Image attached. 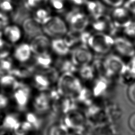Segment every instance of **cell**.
Listing matches in <instances>:
<instances>
[{"label":"cell","instance_id":"6da1fadb","mask_svg":"<svg viewBox=\"0 0 135 135\" xmlns=\"http://www.w3.org/2000/svg\"><path fill=\"white\" fill-rule=\"evenodd\" d=\"M83 85L80 79L71 72H64L57 81V91L62 97L75 99Z\"/></svg>","mask_w":135,"mask_h":135},{"label":"cell","instance_id":"7a4b0ae2","mask_svg":"<svg viewBox=\"0 0 135 135\" xmlns=\"http://www.w3.org/2000/svg\"><path fill=\"white\" fill-rule=\"evenodd\" d=\"M114 37L105 32H95L91 33L87 43V46L96 54H108L113 47Z\"/></svg>","mask_w":135,"mask_h":135},{"label":"cell","instance_id":"3957f363","mask_svg":"<svg viewBox=\"0 0 135 135\" xmlns=\"http://www.w3.org/2000/svg\"><path fill=\"white\" fill-rule=\"evenodd\" d=\"M44 34L53 38L63 37L69 31L67 22L61 16L50 15L42 24Z\"/></svg>","mask_w":135,"mask_h":135},{"label":"cell","instance_id":"277c9868","mask_svg":"<svg viewBox=\"0 0 135 135\" xmlns=\"http://www.w3.org/2000/svg\"><path fill=\"white\" fill-rule=\"evenodd\" d=\"M88 123L84 113L76 109L65 114L63 123L69 129L74 131L79 135H82L86 130Z\"/></svg>","mask_w":135,"mask_h":135},{"label":"cell","instance_id":"5b68a950","mask_svg":"<svg viewBox=\"0 0 135 135\" xmlns=\"http://www.w3.org/2000/svg\"><path fill=\"white\" fill-rule=\"evenodd\" d=\"M126 65L118 54L108 55L102 60L103 75L112 80L119 78Z\"/></svg>","mask_w":135,"mask_h":135},{"label":"cell","instance_id":"8992f818","mask_svg":"<svg viewBox=\"0 0 135 135\" xmlns=\"http://www.w3.org/2000/svg\"><path fill=\"white\" fill-rule=\"evenodd\" d=\"M65 21L70 30L81 33L85 30L90 24L89 16L83 12L74 9L68 13Z\"/></svg>","mask_w":135,"mask_h":135},{"label":"cell","instance_id":"52a82bcc","mask_svg":"<svg viewBox=\"0 0 135 135\" xmlns=\"http://www.w3.org/2000/svg\"><path fill=\"white\" fill-rule=\"evenodd\" d=\"M70 60L79 68L92 62L94 60L93 52L87 45L81 44L71 51Z\"/></svg>","mask_w":135,"mask_h":135},{"label":"cell","instance_id":"ba28073f","mask_svg":"<svg viewBox=\"0 0 135 135\" xmlns=\"http://www.w3.org/2000/svg\"><path fill=\"white\" fill-rule=\"evenodd\" d=\"M112 80L104 75H101L93 81L91 90L94 99H105L109 96L112 88Z\"/></svg>","mask_w":135,"mask_h":135},{"label":"cell","instance_id":"9c48e42d","mask_svg":"<svg viewBox=\"0 0 135 135\" xmlns=\"http://www.w3.org/2000/svg\"><path fill=\"white\" fill-rule=\"evenodd\" d=\"M113 49L120 56L131 58L135 55L134 44L126 37H114Z\"/></svg>","mask_w":135,"mask_h":135},{"label":"cell","instance_id":"30bf717a","mask_svg":"<svg viewBox=\"0 0 135 135\" xmlns=\"http://www.w3.org/2000/svg\"><path fill=\"white\" fill-rule=\"evenodd\" d=\"M29 44L34 55L49 53L51 49L50 37L44 33L36 35L31 39Z\"/></svg>","mask_w":135,"mask_h":135},{"label":"cell","instance_id":"8fae6325","mask_svg":"<svg viewBox=\"0 0 135 135\" xmlns=\"http://www.w3.org/2000/svg\"><path fill=\"white\" fill-rule=\"evenodd\" d=\"M12 91L13 98L17 107L20 110L24 109L29 102L30 89L26 85L18 82Z\"/></svg>","mask_w":135,"mask_h":135},{"label":"cell","instance_id":"7c38bea8","mask_svg":"<svg viewBox=\"0 0 135 135\" xmlns=\"http://www.w3.org/2000/svg\"><path fill=\"white\" fill-rule=\"evenodd\" d=\"M110 18L115 26L122 29L132 21L131 15L122 6L113 8Z\"/></svg>","mask_w":135,"mask_h":135},{"label":"cell","instance_id":"4fadbf2b","mask_svg":"<svg viewBox=\"0 0 135 135\" xmlns=\"http://www.w3.org/2000/svg\"><path fill=\"white\" fill-rule=\"evenodd\" d=\"M22 30L25 36L29 40L43 33L42 24L33 17L26 18L21 24Z\"/></svg>","mask_w":135,"mask_h":135},{"label":"cell","instance_id":"5bb4252c","mask_svg":"<svg viewBox=\"0 0 135 135\" xmlns=\"http://www.w3.org/2000/svg\"><path fill=\"white\" fill-rule=\"evenodd\" d=\"M32 9L26 5L25 1L21 2L17 6H15L11 13L10 19L14 24L21 25L27 18L31 16Z\"/></svg>","mask_w":135,"mask_h":135},{"label":"cell","instance_id":"9a60e30c","mask_svg":"<svg viewBox=\"0 0 135 135\" xmlns=\"http://www.w3.org/2000/svg\"><path fill=\"white\" fill-rule=\"evenodd\" d=\"M52 100L49 93L41 91L34 98L33 106L36 111L39 113H44L52 107Z\"/></svg>","mask_w":135,"mask_h":135},{"label":"cell","instance_id":"2e32d148","mask_svg":"<svg viewBox=\"0 0 135 135\" xmlns=\"http://www.w3.org/2000/svg\"><path fill=\"white\" fill-rule=\"evenodd\" d=\"M2 33L3 38L11 44L19 42L23 33L22 28L14 23L8 24L2 30Z\"/></svg>","mask_w":135,"mask_h":135},{"label":"cell","instance_id":"e0dca14e","mask_svg":"<svg viewBox=\"0 0 135 135\" xmlns=\"http://www.w3.org/2000/svg\"><path fill=\"white\" fill-rule=\"evenodd\" d=\"M103 107L108 123H115L122 117V110L117 104L107 102Z\"/></svg>","mask_w":135,"mask_h":135},{"label":"cell","instance_id":"ac0fdd59","mask_svg":"<svg viewBox=\"0 0 135 135\" xmlns=\"http://www.w3.org/2000/svg\"><path fill=\"white\" fill-rule=\"evenodd\" d=\"M88 14L96 19L105 15V4L98 0H89L85 3Z\"/></svg>","mask_w":135,"mask_h":135},{"label":"cell","instance_id":"d6986e66","mask_svg":"<svg viewBox=\"0 0 135 135\" xmlns=\"http://www.w3.org/2000/svg\"><path fill=\"white\" fill-rule=\"evenodd\" d=\"M32 52L29 43H22L18 44L14 49L13 56L14 59L20 63H25L31 57Z\"/></svg>","mask_w":135,"mask_h":135},{"label":"cell","instance_id":"ffe728a7","mask_svg":"<svg viewBox=\"0 0 135 135\" xmlns=\"http://www.w3.org/2000/svg\"><path fill=\"white\" fill-rule=\"evenodd\" d=\"M51 49L57 55L64 56L70 53L71 48L63 37L54 38L51 40Z\"/></svg>","mask_w":135,"mask_h":135},{"label":"cell","instance_id":"44dd1931","mask_svg":"<svg viewBox=\"0 0 135 135\" xmlns=\"http://www.w3.org/2000/svg\"><path fill=\"white\" fill-rule=\"evenodd\" d=\"M74 99L77 104L79 103L85 108L88 107L94 102V98L91 89L84 86H83Z\"/></svg>","mask_w":135,"mask_h":135},{"label":"cell","instance_id":"7402d4cb","mask_svg":"<svg viewBox=\"0 0 135 135\" xmlns=\"http://www.w3.org/2000/svg\"><path fill=\"white\" fill-rule=\"evenodd\" d=\"M80 78L85 81H93L97 76V72L91 63L78 68Z\"/></svg>","mask_w":135,"mask_h":135},{"label":"cell","instance_id":"603a6c76","mask_svg":"<svg viewBox=\"0 0 135 135\" xmlns=\"http://www.w3.org/2000/svg\"><path fill=\"white\" fill-rule=\"evenodd\" d=\"M55 69L62 73L71 72L74 73L78 70V68L75 65L71 60L59 59L55 62Z\"/></svg>","mask_w":135,"mask_h":135},{"label":"cell","instance_id":"cb8c5ba5","mask_svg":"<svg viewBox=\"0 0 135 135\" xmlns=\"http://www.w3.org/2000/svg\"><path fill=\"white\" fill-rule=\"evenodd\" d=\"M33 80L35 86L40 91H46L52 84L49 78L41 72L36 73L34 75Z\"/></svg>","mask_w":135,"mask_h":135},{"label":"cell","instance_id":"d4e9b609","mask_svg":"<svg viewBox=\"0 0 135 135\" xmlns=\"http://www.w3.org/2000/svg\"><path fill=\"white\" fill-rule=\"evenodd\" d=\"M35 67H38L41 70L48 68L52 63V59L49 53L34 55Z\"/></svg>","mask_w":135,"mask_h":135},{"label":"cell","instance_id":"484cf974","mask_svg":"<svg viewBox=\"0 0 135 135\" xmlns=\"http://www.w3.org/2000/svg\"><path fill=\"white\" fill-rule=\"evenodd\" d=\"M20 122L17 117L13 114H9L5 116L2 122V127L6 130L15 131L19 127Z\"/></svg>","mask_w":135,"mask_h":135},{"label":"cell","instance_id":"4316f807","mask_svg":"<svg viewBox=\"0 0 135 135\" xmlns=\"http://www.w3.org/2000/svg\"><path fill=\"white\" fill-rule=\"evenodd\" d=\"M18 82L16 77L9 73L4 74L0 77V86L3 89L13 91Z\"/></svg>","mask_w":135,"mask_h":135},{"label":"cell","instance_id":"83f0119b","mask_svg":"<svg viewBox=\"0 0 135 135\" xmlns=\"http://www.w3.org/2000/svg\"><path fill=\"white\" fill-rule=\"evenodd\" d=\"M69 129L63 123H55L51 126L47 131V135H69Z\"/></svg>","mask_w":135,"mask_h":135},{"label":"cell","instance_id":"f1b7e54d","mask_svg":"<svg viewBox=\"0 0 135 135\" xmlns=\"http://www.w3.org/2000/svg\"><path fill=\"white\" fill-rule=\"evenodd\" d=\"M48 9L43 7H41L35 9L33 17L41 24L45 21L50 16Z\"/></svg>","mask_w":135,"mask_h":135},{"label":"cell","instance_id":"f546056e","mask_svg":"<svg viewBox=\"0 0 135 135\" xmlns=\"http://www.w3.org/2000/svg\"><path fill=\"white\" fill-rule=\"evenodd\" d=\"M12 44L0 36V60L8 57L11 51Z\"/></svg>","mask_w":135,"mask_h":135},{"label":"cell","instance_id":"4dcf8cb0","mask_svg":"<svg viewBox=\"0 0 135 135\" xmlns=\"http://www.w3.org/2000/svg\"><path fill=\"white\" fill-rule=\"evenodd\" d=\"M26 120L32 126L34 129H38L41 127V121L35 113H27L26 114Z\"/></svg>","mask_w":135,"mask_h":135},{"label":"cell","instance_id":"1f68e13d","mask_svg":"<svg viewBox=\"0 0 135 135\" xmlns=\"http://www.w3.org/2000/svg\"><path fill=\"white\" fill-rule=\"evenodd\" d=\"M13 69V63L8 57L0 60V71L3 74L9 73Z\"/></svg>","mask_w":135,"mask_h":135},{"label":"cell","instance_id":"d6a6232c","mask_svg":"<svg viewBox=\"0 0 135 135\" xmlns=\"http://www.w3.org/2000/svg\"><path fill=\"white\" fill-rule=\"evenodd\" d=\"M14 7L13 0H0V11L6 13H11Z\"/></svg>","mask_w":135,"mask_h":135},{"label":"cell","instance_id":"836d02e7","mask_svg":"<svg viewBox=\"0 0 135 135\" xmlns=\"http://www.w3.org/2000/svg\"><path fill=\"white\" fill-rule=\"evenodd\" d=\"M26 5L31 9H36L37 8L43 7L49 0H25Z\"/></svg>","mask_w":135,"mask_h":135},{"label":"cell","instance_id":"e575fe53","mask_svg":"<svg viewBox=\"0 0 135 135\" xmlns=\"http://www.w3.org/2000/svg\"><path fill=\"white\" fill-rule=\"evenodd\" d=\"M122 30L126 36L130 37H135V21L132 20Z\"/></svg>","mask_w":135,"mask_h":135},{"label":"cell","instance_id":"d590c367","mask_svg":"<svg viewBox=\"0 0 135 135\" xmlns=\"http://www.w3.org/2000/svg\"><path fill=\"white\" fill-rule=\"evenodd\" d=\"M127 94L129 101L135 105V81L129 84Z\"/></svg>","mask_w":135,"mask_h":135},{"label":"cell","instance_id":"8d00e7d4","mask_svg":"<svg viewBox=\"0 0 135 135\" xmlns=\"http://www.w3.org/2000/svg\"><path fill=\"white\" fill-rule=\"evenodd\" d=\"M10 17L7 13L0 11V31H2L6 26L10 24Z\"/></svg>","mask_w":135,"mask_h":135},{"label":"cell","instance_id":"74e56055","mask_svg":"<svg viewBox=\"0 0 135 135\" xmlns=\"http://www.w3.org/2000/svg\"><path fill=\"white\" fill-rule=\"evenodd\" d=\"M122 6L131 15H135V0H125Z\"/></svg>","mask_w":135,"mask_h":135},{"label":"cell","instance_id":"f35d334b","mask_svg":"<svg viewBox=\"0 0 135 135\" xmlns=\"http://www.w3.org/2000/svg\"><path fill=\"white\" fill-rule=\"evenodd\" d=\"M52 8L56 11H62L64 7L65 1L62 0H49Z\"/></svg>","mask_w":135,"mask_h":135},{"label":"cell","instance_id":"ab89813d","mask_svg":"<svg viewBox=\"0 0 135 135\" xmlns=\"http://www.w3.org/2000/svg\"><path fill=\"white\" fill-rule=\"evenodd\" d=\"M102 2L110 7L115 8L122 6L125 0H102Z\"/></svg>","mask_w":135,"mask_h":135},{"label":"cell","instance_id":"60d3db41","mask_svg":"<svg viewBox=\"0 0 135 135\" xmlns=\"http://www.w3.org/2000/svg\"><path fill=\"white\" fill-rule=\"evenodd\" d=\"M9 103V100L6 95L3 93H0V110L7 107Z\"/></svg>","mask_w":135,"mask_h":135},{"label":"cell","instance_id":"b9f144b4","mask_svg":"<svg viewBox=\"0 0 135 135\" xmlns=\"http://www.w3.org/2000/svg\"><path fill=\"white\" fill-rule=\"evenodd\" d=\"M128 126L131 131L135 132V112L133 113L129 118Z\"/></svg>","mask_w":135,"mask_h":135},{"label":"cell","instance_id":"7bdbcfd3","mask_svg":"<svg viewBox=\"0 0 135 135\" xmlns=\"http://www.w3.org/2000/svg\"><path fill=\"white\" fill-rule=\"evenodd\" d=\"M130 59V60L128 62V63H127V65L130 68V69L135 73V55Z\"/></svg>","mask_w":135,"mask_h":135},{"label":"cell","instance_id":"ee69618b","mask_svg":"<svg viewBox=\"0 0 135 135\" xmlns=\"http://www.w3.org/2000/svg\"><path fill=\"white\" fill-rule=\"evenodd\" d=\"M69 1L76 6H80L84 4H85L86 1L85 0H69Z\"/></svg>","mask_w":135,"mask_h":135},{"label":"cell","instance_id":"f6af8a7d","mask_svg":"<svg viewBox=\"0 0 135 135\" xmlns=\"http://www.w3.org/2000/svg\"><path fill=\"white\" fill-rule=\"evenodd\" d=\"M98 135H108V134H105V133H100V134H98Z\"/></svg>","mask_w":135,"mask_h":135},{"label":"cell","instance_id":"bcb514c9","mask_svg":"<svg viewBox=\"0 0 135 135\" xmlns=\"http://www.w3.org/2000/svg\"><path fill=\"white\" fill-rule=\"evenodd\" d=\"M16 1H20V2H23V1H25V0H16Z\"/></svg>","mask_w":135,"mask_h":135},{"label":"cell","instance_id":"7dc6e473","mask_svg":"<svg viewBox=\"0 0 135 135\" xmlns=\"http://www.w3.org/2000/svg\"><path fill=\"white\" fill-rule=\"evenodd\" d=\"M2 75H3V73H2V72L0 71V77H1V76Z\"/></svg>","mask_w":135,"mask_h":135},{"label":"cell","instance_id":"c3c4849f","mask_svg":"<svg viewBox=\"0 0 135 135\" xmlns=\"http://www.w3.org/2000/svg\"><path fill=\"white\" fill-rule=\"evenodd\" d=\"M134 46H135V42H134Z\"/></svg>","mask_w":135,"mask_h":135},{"label":"cell","instance_id":"681fc988","mask_svg":"<svg viewBox=\"0 0 135 135\" xmlns=\"http://www.w3.org/2000/svg\"><path fill=\"white\" fill-rule=\"evenodd\" d=\"M1 35H1V34H0V36H1Z\"/></svg>","mask_w":135,"mask_h":135}]
</instances>
